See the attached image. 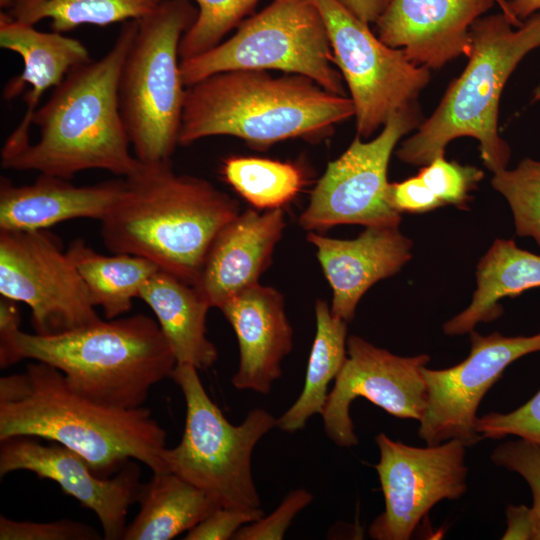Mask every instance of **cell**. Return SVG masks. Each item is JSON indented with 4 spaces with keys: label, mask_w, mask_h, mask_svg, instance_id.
I'll return each mask as SVG.
<instances>
[{
    "label": "cell",
    "mask_w": 540,
    "mask_h": 540,
    "mask_svg": "<svg viewBox=\"0 0 540 540\" xmlns=\"http://www.w3.org/2000/svg\"><path fill=\"white\" fill-rule=\"evenodd\" d=\"M418 175L443 205L463 208L470 199L469 193L483 179L482 170L448 161L444 156L422 166Z\"/></svg>",
    "instance_id": "32"
},
{
    "label": "cell",
    "mask_w": 540,
    "mask_h": 540,
    "mask_svg": "<svg viewBox=\"0 0 540 540\" xmlns=\"http://www.w3.org/2000/svg\"><path fill=\"white\" fill-rule=\"evenodd\" d=\"M229 185L258 209H276L290 202L304 184L294 164L257 157H229L222 166Z\"/></svg>",
    "instance_id": "29"
},
{
    "label": "cell",
    "mask_w": 540,
    "mask_h": 540,
    "mask_svg": "<svg viewBox=\"0 0 540 540\" xmlns=\"http://www.w3.org/2000/svg\"><path fill=\"white\" fill-rule=\"evenodd\" d=\"M139 511L123 540H169L191 530L218 506L199 488L173 472L153 473L142 483Z\"/></svg>",
    "instance_id": "25"
},
{
    "label": "cell",
    "mask_w": 540,
    "mask_h": 540,
    "mask_svg": "<svg viewBox=\"0 0 540 540\" xmlns=\"http://www.w3.org/2000/svg\"><path fill=\"white\" fill-rule=\"evenodd\" d=\"M495 0H391L376 22L379 39L418 66L439 69L471 48V25Z\"/></svg>",
    "instance_id": "17"
},
{
    "label": "cell",
    "mask_w": 540,
    "mask_h": 540,
    "mask_svg": "<svg viewBox=\"0 0 540 540\" xmlns=\"http://www.w3.org/2000/svg\"><path fill=\"white\" fill-rule=\"evenodd\" d=\"M15 436L61 444L85 458L102 478L130 460L153 473L168 472L162 459L166 431L148 408L94 402L74 391L60 370L39 361L0 378V441Z\"/></svg>",
    "instance_id": "1"
},
{
    "label": "cell",
    "mask_w": 540,
    "mask_h": 540,
    "mask_svg": "<svg viewBox=\"0 0 540 540\" xmlns=\"http://www.w3.org/2000/svg\"><path fill=\"white\" fill-rule=\"evenodd\" d=\"M0 46L19 54L23 60L22 72L6 83L3 98L11 101L25 92L26 103L22 120L1 150L4 159L30 144V127L44 92L58 86L71 69L91 59L81 41L54 31H39L3 12L0 13Z\"/></svg>",
    "instance_id": "19"
},
{
    "label": "cell",
    "mask_w": 540,
    "mask_h": 540,
    "mask_svg": "<svg viewBox=\"0 0 540 540\" xmlns=\"http://www.w3.org/2000/svg\"><path fill=\"white\" fill-rule=\"evenodd\" d=\"M161 0H0L3 13L18 22L35 26L51 21L52 31L63 33L81 25L107 26L139 20Z\"/></svg>",
    "instance_id": "28"
},
{
    "label": "cell",
    "mask_w": 540,
    "mask_h": 540,
    "mask_svg": "<svg viewBox=\"0 0 540 540\" xmlns=\"http://www.w3.org/2000/svg\"><path fill=\"white\" fill-rule=\"evenodd\" d=\"M514 26L503 13L478 18L470 27L468 64L446 90L433 114L396 152L411 165L424 166L453 139L479 142L484 165L493 173L507 167L511 151L498 133V106L504 85L523 57L540 47V12Z\"/></svg>",
    "instance_id": "6"
},
{
    "label": "cell",
    "mask_w": 540,
    "mask_h": 540,
    "mask_svg": "<svg viewBox=\"0 0 540 540\" xmlns=\"http://www.w3.org/2000/svg\"><path fill=\"white\" fill-rule=\"evenodd\" d=\"M389 201L399 212L421 214L444 206L437 196L416 176L389 184Z\"/></svg>",
    "instance_id": "38"
},
{
    "label": "cell",
    "mask_w": 540,
    "mask_h": 540,
    "mask_svg": "<svg viewBox=\"0 0 540 540\" xmlns=\"http://www.w3.org/2000/svg\"><path fill=\"white\" fill-rule=\"evenodd\" d=\"M124 187V178L90 186L40 174L29 185L0 180V230L34 231L74 218L102 220Z\"/></svg>",
    "instance_id": "22"
},
{
    "label": "cell",
    "mask_w": 540,
    "mask_h": 540,
    "mask_svg": "<svg viewBox=\"0 0 540 540\" xmlns=\"http://www.w3.org/2000/svg\"><path fill=\"white\" fill-rule=\"evenodd\" d=\"M491 460L521 475L529 485L533 495V516L535 531L533 540H540V444L524 439L508 441L498 445L491 454Z\"/></svg>",
    "instance_id": "33"
},
{
    "label": "cell",
    "mask_w": 540,
    "mask_h": 540,
    "mask_svg": "<svg viewBox=\"0 0 540 540\" xmlns=\"http://www.w3.org/2000/svg\"><path fill=\"white\" fill-rule=\"evenodd\" d=\"M354 114L351 98L306 76L225 71L186 87L178 143L188 146L219 135L238 137L259 150L288 139L317 142Z\"/></svg>",
    "instance_id": "4"
},
{
    "label": "cell",
    "mask_w": 540,
    "mask_h": 540,
    "mask_svg": "<svg viewBox=\"0 0 540 540\" xmlns=\"http://www.w3.org/2000/svg\"><path fill=\"white\" fill-rule=\"evenodd\" d=\"M307 240L332 289L331 312L352 321L356 307L376 282L396 274L411 258L412 241L399 226H369L354 239H335L309 231Z\"/></svg>",
    "instance_id": "18"
},
{
    "label": "cell",
    "mask_w": 540,
    "mask_h": 540,
    "mask_svg": "<svg viewBox=\"0 0 540 540\" xmlns=\"http://www.w3.org/2000/svg\"><path fill=\"white\" fill-rule=\"evenodd\" d=\"M380 452L374 466L385 509L369 526L376 540H408L430 509L443 499L467 491L466 446L455 439L434 446L413 447L379 433Z\"/></svg>",
    "instance_id": "13"
},
{
    "label": "cell",
    "mask_w": 540,
    "mask_h": 540,
    "mask_svg": "<svg viewBox=\"0 0 540 540\" xmlns=\"http://www.w3.org/2000/svg\"><path fill=\"white\" fill-rule=\"evenodd\" d=\"M197 368L177 364L171 379L186 403L185 426L179 444L165 448L168 471L202 490L218 507L261 508L252 475L255 446L277 425V418L262 408L252 409L233 425L212 401Z\"/></svg>",
    "instance_id": "8"
},
{
    "label": "cell",
    "mask_w": 540,
    "mask_h": 540,
    "mask_svg": "<svg viewBox=\"0 0 540 540\" xmlns=\"http://www.w3.org/2000/svg\"><path fill=\"white\" fill-rule=\"evenodd\" d=\"M198 11L189 0H161L138 21L119 81V105L134 156L171 160L179 144L185 89L179 45Z\"/></svg>",
    "instance_id": "7"
},
{
    "label": "cell",
    "mask_w": 540,
    "mask_h": 540,
    "mask_svg": "<svg viewBox=\"0 0 540 540\" xmlns=\"http://www.w3.org/2000/svg\"><path fill=\"white\" fill-rule=\"evenodd\" d=\"M37 439L15 436L1 440L0 476L29 471L56 482L65 494L96 514L104 539H122L128 510L137 502L142 484L138 461L130 460L112 477L102 478L80 454L55 442L43 445Z\"/></svg>",
    "instance_id": "16"
},
{
    "label": "cell",
    "mask_w": 540,
    "mask_h": 540,
    "mask_svg": "<svg viewBox=\"0 0 540 540\" xmlns=\"http://www.w3.org/2000/svg\"><path fill=\"white\" fill-rule=\"evenodd\" d=\"M66 253L85 283L92 304L102 307L107 320L127 313L143 285L159 270L143 257L122 253L102 255L83 239L73 240Z\"/></svg>",
    "instance_id": "27"
},
{
    "label": "cell",
    "mask_w": 540,
    "mask_h": 540,
    "mask_svg": "<svg viewBox=\"0 0 540 540\" xmlns=\"http://www.w3.org/2000/svg\"><path fill=\"white\" fill-rule=\"evenodd\" d=\"M101 220L112 253L150 260L194 285L219 231L239 213V203L209 181L175 173L171 160L143 163Z\"/></svg>",
    "instance_id": "3"
},
{
    "label": "cell",
    "mask_w": 540,
    "mask_h": 540,
    "mask_svg": "<svg viewBox=\"0 0 540 540\" xmlns=\"http://www.w3.org/2000/svg\"><path fill=\"white\" fill-rule=\"evenodd\" d=\"M264 515L262 508L235 509L215 508L207 517L189 530L185 540H228L233 539L244 525L260 519Z\"/></svg>",
    "instance_id": "37"
},
{
    "label": "cell",
    "mask_w": 540,
    "mask_h": 540,
    "mask_svg": "<svg viewBox=\"0 0 540 540\" xmlns=\"http://www.w3.org/2000/svg\"><path fill=\"white\" fill-rule=\"evenodd\" d=\"M137 29V20L125 21L103 57L68 72L33 117L39 140L1 159L4 169L70 180L89 169L127 177L139 168L119 105L120 75Z\"/></svg>",
    "instance_id": "2"
},
{
    "label": "cell",
    "mask_w": 540,
    "mask_h": 540,
    "mask_svg": "<svg viewBox=\"0 0 540 540\" xmlns=\"http://www.w3.org/2000/svg\"><path fill=\"white\" fill-rule=\"evenodd\" d=\"M313 495L303 488L289 492L269 515L242 526L234 540H281L296 515L308 506Z\"/></svg>",
    "instance_id": "36"
},
{
    "label": "cell",
    "mask_w": 540,
    "mask_h": 540,
    "mask_svg": "<svg viewBox=\"0 0 540 540\" xmlns=\"http://www.w3.org/2000/svg\"><path fill=\"white\" fill-rule=\"evenodd\" d=\"M323 17L312 0H273L243 21L237 32L198 56L180 60L189 87L213 74L232 70H281L314 80L346 96Z\"/></svg>",
    "instance_id": "9"
},
{
    "label": "cell",
    "mask_w": 540,
    "mask_h": 540,
    "mask_svg": "<svg viewBox=\"0 0 540 540\" xmlns=\"http://www.w3.org/2000/svg\"><path fill=\"white\" fill-rule=\"evenodd\" d=\"M197 18L179 45L180 60L198 56L221 43L223 37L243 22L259 0H194Z\"/></svg>",
    "instance_id": "31"
},
{
    "label": "cell",
    "mask_w": 540,
    "mask_h": 540,
    "mask_svg": "<svg viewBox=\"0 0 540 540\" xmlns=\"http://www.w3.org/2000/svg\"><path fill=\"white\" fill-rule=\"evenodd\" d=\"M509 6L514 16L524 22L523 20L540 11V0H511Z\"/></svg>",
    "instance_id": "42"
},
{
    "label": "cell",
    "mask_w": 540,
    "mask_h": 540,
    "mask_svg": "<svg viewBox=\"0 0 540 540\" xmlns=\"http://www.w3.org/2000/svg\"><path fill=\"white\" fill-rule=\"evenodd\" d=\"M20 312L16 301L3 297L0 300V359L7 354L14 334L20 330Z\"/></svg>",
    "instance_id": "40"
},
{
    "label": "cell",
    "mask_w": 540,
    "mask_h": 540,
    "mask_svg": "<svg viewBox=\"0 0 540 540\" xmlns=\"http://www.w3.org/2000/svg\"><path fill=\"white\" fill-rule=\"evenodd\" d=\"M102 537L91 526L62 519L52 522L16 521L0 516L1 540H99Z\"/></svg>",
    "instance_id": "35"
},
{
    "label": "cell",
    "mask_w": 540,
    "mask_h": 540,
    "mask_svg": "<svg viewBox=\"0 0 540 540\" xmlns=\"http://www.w3.org/2000/svg\"><path fill=\"white\" fill-rule=\"evenodd\" d=\"M218 309L232 326L239 344V366L232 385L238 390L269 394L282 375L283 358L293 347V329L282 294L257 283Z\"/></svg>",
    "instance_id": "20"
},
{
    "label": "cell",
    "mask_w": 540,
    "mask_h": 540,
    "mask_svg": "<svg viewBox=\"0 0 540 540\" xmlns=\"http://www.w3.org/2000/svg\"><path fill=\"white\" fill-rule=\"evenodd\" d=\"M491 184L509 203L517 235L533 238L540 248V161L525 158L494 173Z\"/></svg>",
    "instance_id": "30"
},
{
    "label": "cell",
    "mask_w": 540,
    "mask_h": 540,
    "mask_svg": "<svg viewBox=\"0 0 540 540\" xmlns=\"http://www.w3.org/2000/svg\"><path fill=\"white\" fill-rule=\"evenodd\" d=\"M416 103L393 114L373 140H353L348 149L329 162L299 218L307 231L340 224L399 226L401 214L389 201L387 169L398 141L420 125Z\"/></svg>",
    "instance_id": "11"
},
{
    "label": "cell",
    "mask_w": 540,
    "mask_h": 540,
    "mask_svg": "<svg viewBox=\"0 0 540 540\" xmlns=\"http://www.w3.org/2000/svg\"><path fill=\"white\" fill-rule=\"evenodd\" d=\"M470 305L443 325L449 336L468 334L478 323L503 313L499 301L540 287V255L519 248L512 239H496L481 258Z\"/></svg>",
    "instance_id": "24"
},
{
    "label": "cell",
    "mask_w": 540,
    "mask_h": 540,
    "mask_svg": "<svg viewBox=\"0 0 540 540\" xmlns=\"http://www.w3.org/2000/svg\"><path fill=\"white\" fill-rule=\"evenodd\" d=\"M138 299L154 312L177 364L199 370L216 362L218 352L206 331L211 306L193 285L159 269L143 285Z\"/></svg>",
    "instance_id": "23"
},
{
    "label": "cell",
    "mask_w": 540,
    "mask_h": 540,
    "mask_svg": "<svg viewBox=\"0 0 540 540\" xmlns=\"http://www.w3.org/2000/svg\"><path fill=\"white\" fill-rule=\"evenodd\" d=\"M285 225L281 208L239 213L214 238L194 288L211 307L219 308L232 296L259 283Z\"/></svg>",
    "instance_id": "21"
},
{
    "label": "cell",
    "mask_w": 540,
    "mask_h": 540,
    "mask_svg": "<svg viewBox=\"0 0 540 540\" xmlns=\"http://www.w3.org/2000/svg\"><path fill=\"white\" fill-rule=\"evenodd\" d=\"M0 293L30 307L38 334L100 320L72 260L44 230H0Z\"/></svg>",
    "instance_id": "12"
},
{
    "label": "cell",
    "mask_w": 540,
    "mask_h": 540,
    "mask_svg": "<svg viewBox=\"0 0 540 540\" xmlns=\"http://www.w3.org/2000/svg\"><path fill=\"white\" fill-rule=\"evenodd\" d=\"M534 100L535 101H540V84L538 85V87L534 91Z\"/></svg>",
    "instance_id": "44"
},
{
    "label": "cell",
    "mask_w": 540,
    "mask_h": 540,
    "mask_svg": "<svg viewBox=\"0 0 540 540\" xmlns=\"http://www.w3.org/2000/svg\"><path fill=\"white\" fill-rule=\"evenodd\" d=\"M316 332L310 351L304 386L296 401L279 417L280 430L295 433L316 414L322 415L328 386L347 357V322L334 316L324 300L315 303Z\"/></svg>",
    "instance_id": "26"
},
{
    "label": "cell",
    "mask_w": 540,
    "mask_h": 540,
    "mask_svg": "<svg viewBox=\"0 0 540 540\" xmlns=\"http://www.w3.org/2000/svg\"><path fill=\"white\" fill-rule=\"evenodd\" d=\"M469 334L471 349L465 360L446 369H422L427 404L418 435L429 446L455 439L469 447L482 440L477 431L482 398L511 363L540 352V333L507 337L472 330Z\"/></svg>",
    "instance_id": "14"
},
{
    "label": "cell",
    "mask_w": 540,
    "mask_h": 540,
    "mask_svg": "<svg viewBox=\"0 0 540 540\" xmlns=\"http://www.w3.org/2000/svg\"><path fill=\"white\" fill-rule=\"evenodd\" d=\"M507 530L502 539L533 540L535 522L532 508L525 505H509L506 509Z\"/></svg>",
    "instance_id": "39"
},
{
    "label": "cell",
    "mask_w": 540,
    "mask_h": 540,
    "mask_svg": "<svg viewBox=\"0 0 540 540\" xmlns=\"http://www.w3.org/2000/svg\"><path fill=\"white\" fill-rule=\"evenodd\" d=\"M495 3L500 7L501 13H503L514 27H520L524 22L518 20L512 13L509 1L507 0H495Z\"/></svg>",
    "instance_id": "43"
},
{
    "label": "cell",
    "mask_w": 540,
    "mask_h": 540,
    "mask_svg": "<svg viewBox=\"0 0 540 540\" xmlns=\"http://www.w3.org/2000/svg\"><path fill=\"white\" fill-rule=\"evenodd\" d=\"M364 23H376L391 0H337Z\"/></svg>",
    "instance_id": "41"
},
{
    "label": "cell",
    "mask_w": 540,
    "mask_h": 540,
    "mask_svg": "<svg viewBox=\"0 0 540 540\" xmlns=\"http://www.w3.org/2000/svg\"><path fill=\"white\" fill-rule=\"evenodd\" d=\"M430 357L395 355L363 338H347V357L334 380L322 413L327 437L339 447L358 444L351 403L363 397L397 418L420 421L427 404L422 369Z\"/></svg>",
    "instance_id": "15"
},
{
    "label": "cell",
    "mask_w": 540,
    "mask_h": 540,
    "mask_svg": "<svg viewBox=\"0 0 540 540\" xmlns=\"http://www.w3.org/2000/svg\"><path fill=\"white\" fill-rule=\"evenodd\" d=\"M477 431L483 438L501 439L515 435L540 444V390L510 413L491 412L478 418Z\"/></svg>",
    "instance_id": "34"
},
{
    "label": "cell",
    "mask_w": 540,
    "mask_h": 540,
    "mask_svg": "<svg viewBox=\"0 0 540 540\" xmlns=\"http://www.w3.org/2000/svg\"><path fill=\"white\" fill-rule=\"evenodd\" d=\"M32 359L60 370L69 386L102 405L142 407L150 390L170 378L177 365L156 320L135 314L56 334L18 330L2 369Z\"/></svg>",
    "instance_id": "5"
},
{
    "label": "cell",
    "mask_w": 540,
    "mask_h": 540,
    "mask_svg": "<svg viewBox=\"0 0 540 540\" xmlns=\"http://www.w3.org/2000/svg\"><path fill=\"white\" fill-rule=\"evenodd\" d=\"M325 22L334 63L354 105L359 137H370L396 112L416 103L429 68L382 42L337 0H312Z\"/></svg>",
    "instance_id": "10"
}]
</instances>
